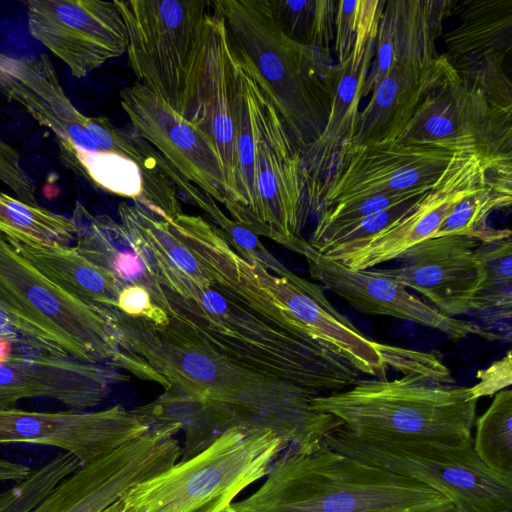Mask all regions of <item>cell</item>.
<instances>
[{
    "instance_id": "obj_1",
    "label": "cell",
    "mask_w": 512,
    "mask_h": 512,
    "mask_svg": "<svg viewBox=\"0 0 512 512\" xmlns=\"http://www.w3.org/2000/svg\"><path fill=\"white\" fill-rule=\"evenodd\" d=\"M107 313L122 350L132 355L129 372L200 404L224 432H270L305 452L343 425L315 409L318 394L232 360L172 318L160 326L113 307Z\"/></svg>"
},
{
    "instance_id": "obj_2",
    "label": "cell",
    "mask_w": 512,
    "mask_h": 512,
    "mask_svg": "<svg viewBox=\"0 0 512 512\" xmlns=\"http://www.w3.org/2000/svg\"><path fill=\"white\" fill-rule=\"evenodd\" d=\"M145 258L164 290L168 316L232 360L318 395L342 391L360 379V372L333 351L273 324L158 256Z\"/></svg>"
},
{
    "instance_id": "obj_3",
    "label": "cell",
    "mask_w": 512,
    "mask_h": 512,
    "mask_svg": "<svg viewBox=\"0 0 512 512\" xmlns=\"http://www.w3.org/2000/svg\"><path fill=\"white\" fill-rule=\"evenodd\" d=\"M265 477L227 512H456L435 490L323 443L289 449Z\"/></svg>"
},
{
    "instance_id": "obj_4",
    "label": "cell",
    "mask_w": 512,
    "mask_h": 512,
    "mask_svg": "<svg viewBox=\"0 0 512 512\" xmlns=\"http://www.w3.org/2000/svg\"><path fill=\"white\" fill-rule=\"evenodd\" d=\"M236 56L280 115L301 156L319 139L330 112L332 56L287 37L266 0L211 1Z\"/></svg>"
},
{
    "instance_id": "obj_5",
    "label": "cell",
    "mask_w": 512,
    "mask_h": 512,
    "mask_svg": "<svg viewBox=\"0 0 512 512\" xmlns=\"http://www.w3.org/2000/svg\"><path fill=\"white\" fill-rule=\"evenodd\" d=\"M447 378L404 374L357 380L338 392L313 397L315 409L369 438L460 442L472 440L477 399Z\"/></svg>"
},
{
    "instance_id": "obj_6",
    "label": "cell",
    "mask_w": 512,
    "mask_h": 512,
    "mask_svg": "<svg viewBox=\"0 0 512 512\" xmlns=\"http://www.w3.org/2000/svg\"><path fill=\"white\" fill-rule=\"evenodd\" d=\"M0 316L33 347L124 371L106 307L67 292L23 257L0 232Z\"/></svg>"
},
{
    "instance_id": "obj_7",
    "label": "cell",
    "mask_w": 512,
    "mask_h": 512,
    "mask_svg": "<svg viewBox=\"0 0 512 512\" xmlns=\"http://www.w3.org/2000/svg\"><path fill=\"white\" fill-rule=\"evenodd\" d=\"M288 447L270 432L230 429L198 455L136 483L102 512H227Z\"/></svg>"
},
{
    "instance_id": "obj_8",
    "label": "cell",
    "mask_w": 512,
    "mask_h": 512,
    "mask_svg": "<svg viewBox=\"0 0 512 512\" xmlns=\"http://www.w3.org/2000/svg\"><path fill=\"white\" fill-rule=\"evenodd\" d=\"M322 443L435 490L456 512H512V477L490 470L475 453L472 440L369 438L342 425L327 434Z\"/></svg>"
},
{
    "instance_id": "obj_9",
    "label": "cell",
    "mask_w": 512,
    "mask_h": 512,
    "mask_svg": "<svg viewBox=\"0 0 512 512\" xmlns=\"http://www.w3.org/2000/svg\"><path fill=\"white\" fill-rule=\"evenodd\" d=\"M114 2L127 28L126 53L138 82L188 120L196 59L211 1Z\"/></svg>"
},
{
    "instance_id": "obj_10",
    "label": "cell",
    "mask_w": 512,
    "mask_h": 512,
    "mask_svg": "<svg viewBox=\"0 0 512 512\" xmlns=\"http://www.w3.org/2000/svg\"><path fill=\"white\" fill-rule=\"evenodd\" d=\"M244 294L247 307L273 324L333 351L360 373L385 377L380 343L367 338L341 314L321 285L293 272L278 276L255 264Z\"/></svg>"
},
{
    "instance_id": "obj_11",
    "label": "cell",
    "mask_w": 512,
    "mask_h": 512,
    "mask_svg": "<svg viewBox=\"0 0 512 512\" xmlns=\"http://www.w3.org/2000/svg\"><path fill=\"white\" fill-rule=\"evenodd\" d=\"M237 59L248 92L254 131V233L290 249L302 237L301 230L309 215L302 156L272 103Z\"/></svg>"
},
{
    "instance_id": "obj_12",
    "label": "cell",
    "mask_w": 512,
    "mask_h": 512,
    "mask_svg": "<svg viewBox=\"0 0 512 512\" xmlns=\"http://www.w3.org/2000/svg\"><path fill=\"white\" fill-rule=\"evenodd\" d=\"M400 139L512 166V111L491 104L452 68L421 102Z\"/></svg>"
},
{
    "instance_id": "obj_13",
    "label": "cell",
    "mask_w": 512,
    "mask_h": 512,
    "mask_svg": "<svg viewBox=\"0 0 512 512\" xmlns=\"http://www.w3.org/2000/svg\"><path fill=\"white\" fill-rule=\"evenodd\" d=\"M455 153L401 139L346 148L309 199V214L371 195L431 189Z\"/></svg>"
},
{
    "instance_id": "obj_14",
    "label": "cell",
    "mask_w": 512,
    "mask_h": 512,
    "mask_svg": "<svg viewBox=\"0 0 512 512\" xmlns=\"http://www.w3.org/2000/svg\"><path fill=\"white\" fill-rule=\"evenodd\" d=\"M127 380V374L109 365L0 339V409L24 399L46 398L86 410L101 404L115 385Z\"/></svg>"
},
{
    "instance_id": "obj_15",
    "label": "cell",
    "mask_w": 512,
    "mask_h": 512,
    "mask_svg": "<svg viewBox=\"0 0 512 512\" xmlns=\"http://www.w3.org/2000/svg\"><path fill=\"white\" fill-rule=\"evenodd\" d=\"M175 426L151 427L141 437L62 479L30 512H102L130 487L179 461Z\"/></svg>"
},
{
    "instance_id": "obj_16",
    "label": "cell",
    "mask_w": 512,
    "mask_h": 512,
    "mask_svg": "<svg viewBox=\"0 0 512 512\" xmlns=\"http://www.w3.org/2000/svg\"><path fill=\"white\" fill-rule=\"evenodd\" d=\"M496 166L476 154L456 152L433 187L413 209L386 229L321 253L352 271L398 259L410 247L434 237L454 205L473 191Z\"/></svg>"
},
{
    "instance_id": "obj_17",
    "label": "cell",
    "mask_w": 512,
    "mask_h": 512,
    "mask_svg": "<svg viewBox=\"0 0 512 512\" xmlns=\"http://www.w3.org/2000/svg\"><path fill=\"white\" fill-rule=\"evenodd\" d=\"M26 8L31 36L74 78L127 52V28L114 1L30 0Z\"/></svg>"
},
{
    "instance_id": "obj_18",
    "label": "cell",
    "mask_w": 512,
    "mask_h": 512,
    "mask_svg": "<svg viewBox=\"0 0 512 512\" xmlns=\"http://www.w3.org/2000/svg\"><path fill=\"white\" fill-rule=\"evenodd\" d=\"M150 426L137 408L120 404L97 410L56 412L0 409V444L51 446L91 464L147 433Z\"/></svg>"
},
{
    "instance_id": "obj_19",
    "label": "cell",
    "mask_w": 512,
    "mask_h": 512,
    "mask_svg": "<svg viewBox=\"0 0 512 512\" xmlns=\"http://www.w3.org/2000/svg\"><path fill=\"white\" fill-rule=\"evenodd\" d=\"M132 131L148 142L183 177L226 209L230 190L222 161L203 131L140 82L120 91Z\"/></svg>"
},
{
    "instance_id": "obj_20",
    "label": "cell",
    "mask_w": 512,
    "mask_h": 512,
    "mask_svg": "<svg viewBox=\"0 0 512 512\" xmlns=\"http://www.w3.org/2000/svg\"><path fill=\"white\" fill-rule=\"evenodd\" d=\"M290 250L304 257L311 277L323 288L342 297L361 313L411 321L437 330L454 341L468 336L487 340L499 338L471 321L441 313L378 269L352 271L346 268L314 250L303 237Z\"/></svg>"
},
{
    "instance_id": "obj_21",
    "label": "cell",
    "mask_w": 512,
    "mask_h": 512,
    "mask_svg": "<svg viewBox=\"0 0 512 512\" xmlns=\"http://www.w3.org/2000/svg\"><path fill=\"white\" fill-rule=\"evenodd\" d=\"M482 241L463 235L426 239L406 250L395 268L378 271L428 299L441 313H472Z\"/></svg>"
},
{
    "instance_id": "obj_22",
    "label": "cell",
    "mask_w": 512,
    "mask_h": 512,
    "mask_svg": "<svg viewBox=\"0 0 512 512\" xmlns=\"http://www.w3.org/2000/svg\"><path fill=\"white\" fill-rule=\"evenodd\" d=\"M385 0H367L353 50L335 63L333 95L326 126L316 143L302 155L307 205L318 187L331 175L338 157L352 137L374 52Z\"/></svg>"
},
{
    "instance_id": "obj_23",
    "label": "cell",
    "mask_w": 512,
    "mask_h": 512,
    "mask_svg": "<svg viewBox=\"0 0 512 512\" xmlns=\"http://www.w3.org/2000/svg\"><path fill=\"white\" fill-rule=\"evenodd\" d=\"M235 80V53L223 18L212 7L196 59L188 120L203 131L222 161L230 190L228 211L235 165Z\"/></svg>"
},
{
    "instance_id": "obj_24",
    "label": "cell",
    "mask_w": 512,
    "mask_h": 512,
    "mask_svg": "<svg viewBox=\"0 0 512 512\" xmlns=\"http://www.w3.org/2000/svg\"><path fill=\"white\" fill-rule=\"evenodd\" d=\"M452 4L453 0H385L361 100L394 67L422 69L439 59L436 42Z\"/></svg>"
},
{
    "instance_id": "obj_25",
    "label": "cell",
    "mask_w": 512,
    "mask_h": 512,
    "mask_svg": "<svg viewBox=\"0 0 512 512\" xmlns=\"http://www.w3.org/2000/svg\"><path fill=\"white\" fill-rule=\"evenodd\" d=\"M451 70L442 54L427 68L394 67L370 94L343 150L400 139L421 102Z\"/></svg>"
},
{
    "instance_id": "obj_26",
    "label": "cell",
    "mask_w": 512,
    "mask_h": 512,
    "mask_svg": "<svg viewBox=\"0 0 512 512\" xmlns=\"http://www.w3.org/2000/svg\"><path fill=\"white\" fill-rule=\"evenodd\" d=\"M71 218L77 226L74 247L81 255L112 273L123 286H143L153 302L167 311L163 288L120 222L105 214L94 215L80 202Z\"/></svg>"
},
{
    "instance_id": "obj_27",
    "label": "cell",
    "mask_w": 512,
    "mask_h": 512,
    "mask_svg": "<svg viewBox=\"0 0 512 512\" xmlns=\"http://www.w3.org/2000/svg\"><path fill=\"white\" fill-rule=\"evenodd\" d=\"M6 238L23 257L70 294L93 305L116 307L124 287L122 283L81 255L74 246Z\"/></svg>"
},
{
    "instance_id": "obj_28",
    "label": "cell",
    "mask_w": 512,
    "mask_h": 512,
    "mask_svg": "<svg viewBox=\"0 0 512 512\" xmlns=\"http://www.w3.org/2000/svg\"><path fill=\"white\" fill-rule=\"evenodd\" d=\"M452 13L459 23L444 34L442 55L454 70L484 56L511 52L512 0H453Z\"/></svg>"
},
{
    "instance_id": "obj_29",
    "label": "cell",
    "mask_w": 512,
    "mask_h": 512,
    "mask_svg": "<svg viewBox=\"0 0 512 512\" xmlns=\"http://www.w3.org/2000/svg\"><path fill=\"white\" fill-rule=\"evenodd\" d=\"M511 203L512 167L492 168L473 191L454 205L434 237L463 235L486 242L511 235L509 229L488 225L494 211L509 208Z\"/></svg>"
},
{
    "instance_id": "obj_30",
    "label": "cell",
    "mask_w": 512,
    "mask_h": 512,
    "mask_svg": "<svg viewBox=\"0 0 512 512\" xmlns=\"http://www.w3.org/2000/svg\"><path fill=\"white\" fill-rule=\"evenodd\" d=\"M479 273L472 300V313L496 319L512 316V239L511 235L481 242L478 249Z\"/></svg>"
},
{
    "instance_id": "obj_31",
    "label": "cell",
    "mask_w": 512,
    "mask_h": 512,
    "mask_svg": "<svg viewBox=\"0 0 512 512\" xmlns=\"http://www.w3.org/2000/svg\"><path fill=\"white\" fill-rule=\"evenodd\" d=\"M266 1L274 21L287 37L332 56L337 1Z\"/></svg>"
},
{
    "instance_id": "obj_32",
    "label": "cell",
    "mask_w": 512,
    "mask_h": 512,
    "mask_svg": "<svg viewBox=\"0 0 512 512\" xmlns=\"http://www.w3.org/2000/svg\"><path fill=\"white\" fill-rule=\"evenodd\" d=\"M0 232L7 237L70 245L76 240L77 226L71 217L0 191Z\"/></svg>"
},
{
    "instance_id": "obj_33",
    "label": "cell",
    "mask_w": 512,
    "mask_h": 512,
    "mask_svg": "<svg viewBox=\"0 0 512 512\" xmlns=\"http://www.w3.org/2000/svg\"><path fill=\"white\" fill-rule=\"evenodd\" d=\"M473 448L497 474L512 477V391H499L489 408L475 420Z\"/></svg>"
},
{
    "instance_id": "obj_34",
    "label": "cell",
    "mask_w": 512,
    "mask_h": 512,
    "mask_svg": "<svg viewBox=\"0 0 512 512\" xmlns=\"http://www.w3.org/2000/svg\"><path fill=\"white\" fill-rule=\"evenodd\" d=\"M91 185L140 204L143 179L139 166L115 153H96L85 157L74 172Z\"/></svg>"
},
{
    "instance_id": "obj_35",
    "label": "cell",
    "mask_w": 512,
    "mask_h": 512,
    "mask_svg": "<svg viewBox=\"0 0 512 512\" xmlns=\"http://www.w3.org/2000/svg\"><path fill=\"white\" fill-rule=\"evenodd\" d=\"M81 467L69 453H60L11 488L0 492V512H30L66 476Z\"/></svg>"
},
{
    "instance_id": "obj_36",
    "label": "cell",
    "mask_w": 512,
    "mask_h": 512,
    "mask_svg": "<svg viewBox=\"0 0 512 512\" xmlns=\"http://www.w3.org/2000/svg\"><path fill=\"white\" fill-rule=\"evenodd\" d=\"M428 190L430 189L382 193L336 203L316 215L317 222L311 236L387 210L405 201L419 197Z\"/></svg>"
},
{
    "instance_id": "obj_37",
    "label": "cell",
    "mask_w": 512,
    "mask_h": 512,
    "mask_svg": "<svg viewBox=\"0 0 512 512\" xmlns=\"http://www.w3.org/2000/svg\"><path fill=\"white\" fill-rule=\"evenodd\" d=\"M367 0L337 1L333 50L337 63L351 54L364 15Z\"/></svg>"
},
{
    "instance_id": "obj_38",
    "label": "cell",
    "mask_w": 512,
    "mask_h": 512,
    "mask_svg": "<svg viewBox=\"0 0 512 512\" xmlns=\"http://www.w3.org/2000/svg\"><path fill=\"white\" fill-rule=\"evenodd\" d=\"M0 182L21 201L38 205L36 187L21 165L19 153L0 137Z\"/></svg>"
},
{
    "instance_id": "obj_39",
    "label": "cell",
    "mask_w": 512,
    "mask_h": 512,
    "mask_svg": "<svg viewBox=\"0 0 512 512\" xmlns=\"http://www.w3.org/2000/svg\"><path fill=\"white\" fill-rule=\"evenodd\" d=\"M115 308L123 314L143 318L155 325L163 326L170 321L168 314L153 302L148 290L140 285L124 286Z\"/></svg>"
},
{
    "instance_id": "obj_40",
    "label": "cell",
    "mask_w": 512,
    "mask_h": 512,
    "mask_svg": "<svg viewBox=\"0 0 512 512\" xmlns=\"http://www.w3.org/2000/svg\"><path fill=\"white\" fill-rule=\"evenodd\" d=\"M479 382L470 388L471 395L475 399L484 396H492L501 390L507 389L512 384V354L507 353L489 367L477 372Z\"/></svg>"
},
{
    "instance_id": "obj_41",
    "label": "cell",
    "mask_w": 512,
    "mask_h": 512,
    "mask_svg": "<svg viewBox=\"0 0 512 512\" xmlns=\"http://www.w3.org/2000/svg\"><path fill=\"white\" fill-rule=\"evenodd\" d=\"M32 470L28 465L0 458V483L21 482L31 474Z\"/></svg>"
},
{
    "instance_id": "obj_42",
    "label": "cell",
    "mask_w": 512,
    "mask_h": 512,
    "mask_svg": "<svg viewBox=\"0 0 512 512\" xmlns=\"http://www.w3.org/2000/svg\"><path fill=\"white\" fill-rule=\"evenodd\" d=\"M0 339H4V338H0ZM7 339V338H6ZM16 341V340H15Z\"/></svg>"
}]
</instances>
